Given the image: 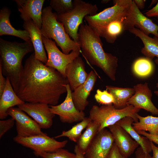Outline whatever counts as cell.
I'll use <instances>...</instances> for the list:
<instances>
[{"label":"cell","mask_w":158,"mask_h":158,"mask_svg":"<svg viewBox=\"0 0 158 158\" xmlns=\"http://www.w3.org/2000/svg\"><path fill=\"white\" fill-rule=\"evenodd\" d=\"M66 77L36 59L34 53L26 60L16 93L25 102L56 105L67 92Z\"/></svg>","instance_id":"obj_1"},{"label":"cell","mask_w":158,"mask_h":158,"mask_svg":"<svg viewBox=\"0 0 158 158\" xmlns=\"http://www.w3.org/2000/svg\"><path fill=\"white\" fill-rule=\"evenodd\" d=\"M82 24L78 31V42L81 52L92 65L100 68L112 80H116L117 57L105 52L99 36L87 23Z\"/></svg>","instance_id":"obj_2"},{"label":"cell","mask_w":158,"mask_h":158,"mask_svg":"<svg viewBox=\"0 0 158 158\" xmlns=\"http://www.w3.org/2000/svg\"><path fill=\"white\" fill-rule=\"evenodd\" d=\"M34 51L32 42H11L0 38V64L2 73L10 80L15 92L23 68V59Z\"/></svg>","instance_id":"obj_3"},{"label":"cell","mask_w":158,"mask_h":158,"mask_svg":"<svg viewBox=\"0 0 158 158\" xmlns=\"http://www.w3.org/2000/svg\"><path fill=\"white\" fill-rule=\"evenodd\" d=\"M57 13L52 12L50 6L43 8L40 29L42 36L54 40L65 54H68L73 51L81 52L80 44L71 39L66 32L63 25L57 20Z\"/></svg>","instance_id":"obj_4"},{"label":"cell","mask_w":158,"mask_h":158,"mask_svg":"<svg viewBox=\"0 0 158 158\" xmlns=\"http://www.w3.org/2000/svg\"><path fill=\"white\" fill-rule=\"evenodd\" d=\"M140 109L128 105L121 109L116 108L113 104L102 105L100 107L93 106L89 112V118L99 126L98 132L116 124L126 117H130L135 122L138 121L136 114Z\"/></svg>","instance_id":"obj_5"},{"label":"cell","mask_w":158,"mask_h":158,"mask_svg":"<svg viewBox=\"0 0 158 158\" xmlns=\"http://www.w3.org/2000/svg\"><path fill=\"white\" fill-rule=\"evenodd\" d=\"M72 9L64 14H57V20L63 25L65 31L70 37L78 43V31L85 16L97 14L98 8L96 4L82 0L73 1Z\"/></svg>","instance_id":"obj_6"},{"label":"cell","mask_w":158,"mask_h":158,"mask_svg":"<svg viewBox=\"0 0 158 158\" xmlns=\"http://www.w3.org/2000/svg\"><path fill=\"white\" fill-rule=\"evenodd\" d=\"M114 6L107 8L95 15L85 17L87 24L97 33L111 21L123 20L130 9L132 0H113Z\"/></svg>","instance_id":"obj_7"},{"label":"cell","mask_w":158,"mask_h":158,"mask_svg":"<svg viewBox=\"0 0 158 158\" xmlns=\"http://www.w3.org/2000/svg\"><path fill=\"white\" fill-rule=\"evenodd\" d=\"M42 39L48 55L47 61L45 64L55 69L66 77L65 70L67 66L79 56L81 52L73 51L66 54L59 49L55 42L52 39L42 36Z\"/></svg>","instance_id":"obj_8"},{"label":"cell","mask_w":158,"mask_h":158,"mask_svg":"<svg viewBox=\"0 0 158 158\" xmlns=\"http://www.w3.org/2000/svg\"><path fill=\"white\" fill-rule=\"evenodd\" d=\"M13 139L16 142L32 150L33 152H53L65 147L68 142L66 140L58 141L47 135L26 137L16 136Z\"/></svg>","instance_id":"obj_9"},{"label":"cell","mask_w":158,"mask_h":158,"mask_svg":"<svg viewBox=\"0 0 158 158\" xmlns=\"http://www.w3.org/2000/svg\"><path fill=\"white\" fill-rule=\"evenodd\" d=\"M135 26L147 35L151 34L158 38V25L143 15L133 0L128 12L123 21V30Z\"/></svg>","instance_id":"obj_10"},{"label":"cell","mask_w":158,"mask_h":158,"mask_svg":"<svg viewBox=\"0 0 158 158\" xmlns=\"http://www.w3.org/2000/svg\"><path fill=\"white\" fill-rule=\"evenodd\" d=\"M7 113L15 121L17 136L26 137L37 135H47L42 131L41 128L37 123L18 107L9 108Z\"/></svg>","instance_id":"obj_11"},{"label":"cell","mask_w":158,"mask_h":158,"mask_svg":"<svg viewBox=\"0 0 158 158\" xmlns=\"http://www.w3.org/2000/svg\"><path fill=\"white\" fill-rule=\"evenodd\" d=\"M66 87L67 95L65 100L59 105H50V111L58 115L62 123H71L81 121L85 118V114L76 108L72 97V91L68 83Z\"/></svg>","instance_id":"obj_12"},{"label":"cell","mask_w":158,"mask_h":158,"mask_svg":"<svg viewBox=\"0 0 158 158\" xmlns=\"http://www.w3.org/2000/svg\"><path fill=\"white\" fill-rule=\"evenodd\" d=\"M110 132L104 128L98 132L87 150L85 158H108L114 143Z\"/></svg>","instance_id":"obj_13"},{"label":"cell","mask_w":158,"mask_h":158,"mask_svg":"<svg viewBox=\"0 0 158 158\" xmlns=\"http://www.w3.org/2000/svg\"><path fill=\"white\" fill-rule=\"evenodd\" d=\"M18 107L31 117L42 129H48L52 126L55 115L50 111L49 105L41 103L25 102Z\"/></svg>","instance_id":"obj_14"},{"label":"cell","mask_w":158,"mask_h":158,"mask_svg":"<svg viewBox=\"0 0 158 158\" xmlns=\"http://www.w3.org/2000/svg\"><path fill=\"white\" fill-rule=\"evenodd\" d=\"M134 94L128 100L127 104L142 109L154 115H158V109L152 101V96L148 83L138 84L133 87Z\"/></svg>","instance_id":"obj_15"},{"label":"cell","mask_w":158,"mask_h":158,"mask_svg":"<svg viewBox=\"0 0 158 158\" xmlns=\"http://www.w3.org/2000/svg\"><path fill=\"white\" fill-rule=\"evenodd\" d=\"M20 16L23 21L32 20L40 29L42 8L44 0H15Z\"/></svg>","instance_id":"obj_16"},{"label":"cell","mask_w":158,"mask_h":158,"mask_svg":"<svg viewBox=\"0 0 158 158\" xmlns=\"http://www.w3.org/2000/svg\"><path fill=\"white\" fill-rule=\"evenodd\" d=\"M114 143L121 153L128 158L138 147L139 145L122 127L115 124L109 126Z\"/></svg>","instance_id":"obj_17"},{"label":"cell","mask_w":158,"mask_h":158,"mask_svg":"<svg viewBox=\"0 0 158 158\" xmlns=\"http://www.w3.org/2000/svg\"><path fill=\"white\" fill-rule=\"evenodd\" d=\"M97 77L96 72L91 71L86 81L72 92V97L76 109L83 111L89 104L87 99L93 90Z\"/></svg>","instance_id":"obj_18"},{"label":"cell","mask_w":158,"mask_h":158,"mask_svg":"<svg viewBox=\"0 0 158 158\" xmlns=\"http://www.w3.org/2000/svg\"><path fill=\"white\" fill-rule=\"evenodd\" d=\"M65 75L72 91L85 82L88 73L85 71L84 62L80 57H77L67 65Z\"/></svg>","instance_id":"obj_19"},{"label":"cell","mask_w":158,"mask_h":158,"mask_svg":"<svg viewBox=\"0 0 158 158\" xmlns=\"http://www.w3.org/2000/svg\"><path fill=\"white\" fill-rule=\"evenodd\" d=\"M23 27L30 35L34 50L35 58L45 64L47 61L40 29L32 20L24 21Z\"/></svg>","instance_id":"obj_20"},{"label":"cell","mask_w":158,"mask_h":158,"mask_svg":"<svg viewBox=\"0 0 158 158\" xmlns=\"http://www.w3.org/2000/svg\"><path fill=\"white\" fill-rule=\"evenodd\" d=\"M25 103L15 92L9 79L6 78V86L0 97V119L3 120L7 117V111L9 108Z\"/></svg>","instance_id":"obj_21"},{"label":"cell","mask_w":158,"mask_h":158,"mask_svg":"<svg viewBox=\"0 0 158 158\" xmlns=\"http://www.w3.org/2000/svg\"><path fill=\"white\" fill-rule=\"evenodd\" d=\"M11 13L10 9L6 7L0 11V35H8L18 37L25 42H32L28 32L26 30H17L11 25L9 20Z\"/></svg>","instance_id":"obj_22"},{"label":"cell","mask_w":158,"mask_h":158,"mask_svg":"<svg viewBox=\"0 0 158 158\" xmlns=\"http://www.w3.org/2000/svg\"><path fill=\"white\" fill-rule=\"evenodd\" d=\"M129 31L138 37L142 42L144 46L141 49L142 54L151 60L156 57L155 62L158 65V38L155 36L151 38L135 27Z\"/></svg>","instance_id":"obj_23"},{"label":"cell","mask_w":158,"mask_h":158,"mask_svg":"<svg viewBox=\"0 0 158 158\" xmlns=\"http://www.w3.org/2000/svg\"><path fill=\"white\" fill-rule=\"evenodd\" d=\"M134 122L133 119L130 117H126L117 122L116 124L124 129L140 146L144 152L149 153L152 151L151 141L146 137L140 135L135 129L132 126Z\"/></svg>","instance_id":"obj_24"},{"label":"cell","mask_w":158,"mask_h":158,"mask_svg":"<svg viewBox=\"0 0 158 158\" xmlns=\"http://www.w3.org/2000/svg\"><path fill=\"white\" fill-rule=\"evenodd\" d=\"M106 87V90L113 96L114 102L113 104L117 109L126 107L128 100L135 92L133 87H121L108 85Z\"/></svg>","instance_id":"obj_25"},{"label":"cell","mask_w":158,"mask_h":158,"mask_svg":"<svg viewBox=\"0 0 158 158\" xmlns=\"http://www.w3.org/2000/svg\"><path fill=\"white\" fill-rule=\"evenodd\" d=\"M123 20L120 19L113 20L96 33L100 37L104 38L107 42L112 44L123 31Z\"/></svg>","instance_id":"obj_26"},{"label":"cell","mask_w":158,"mask_h":158,"mask_svg":"<svg viewBox=\"0 0 158 158\" xmlns=\"http://www.w3.org/2000/svg\"><path fill=\"white\" fill-rule=\"evenodd\" d=\"M136 116L138 121L132 124L136 131H148L151 134L158 135V117L152 116L143 117L138 113Z\"/></svg>","instance_id":"obj_27"},{"label":"cell","mask_w":158,"mask_h":158,"mask_svg":"<svg viewBox=\"0 0 158 158\" xmlns=\"http://www.w3.org/2000/svg\"><path fill=\"white\" fill-rule=\"evenodd\" d=\"M99 126L96 123L92 121L82 134L77 142L80 151L85 154L87 150L98 132Z\"/></svg>","instance_id":"obj_28"},{"label":"cell","mask_w":158,"mask_h":158,"mask_svg":"<svg viewBox=\"0 0 158 158\" xmlns=\"http://www.w3.org/2000/svg\"><path fill=\"white\" fill-rule=\"evenodd\" d=\"M91 122V120L89 117H85L83 120L74 126L71 129L66 131L63 130L60 134L56 136L54 138L67 137L70 140L77 143L82 134L83 130L86 128Z\"/></svg>","instance_id":"obj_29"},{"label":"cell","mask_w":158,"mask_h":158,"mask_svg":"<svg viewBox=\"0 0 158 158\" xmlns=\"http://www.w3.org/2000/svg\"><path fill=\"white\" fill-rule=\"evenodd\" d=\"M154 70L152 60L145 57L139 58L133 63V70L136 76L140 78L147 77L150 75Z\"/></svg>","instance_id":"obj_30"},{"label":"cell","mask_w":158,"mask_h":158,"mask_svg":"<svg viewBox=\"0 0 158 158\" xmlns=\"http://www.w3.org/2000/svg\"><path fill=\"white\" fill-rule=\"evenodd\" d=\"M33 153L36 156L42 158H76L75 153L63 148L53 152H33Z\"/></svg>","instance_id":"obj_31"},{"label":"cell","mask_w":158,"mask_h":158,"mask_svg":"<svg viewBox=\"0 0 158 158\" xmlns=\"http://www.w3.org/2000/svg\"><path fill=\"white\" fill-rule=\"evenodd\" d=\"M49 4L58 14L65 13L73 7L72 0H51Z\"/></svg>","instance_id":"obj_32"},{"label":"cell","mask_w":158,"mask_h":158,"mask_svg":"<svg viewBox=\"0 0 158 158\" xmlns=\"http://www.w3.org/2000/svg\"><path fill=\"white\" fill-rule=\"evenodd\" d=\"M94 97L96 101L102 105L113 104L114 102L113 96L107 90L103 91L97 90Z\"/></svg>","instance_id":"obj_33"},{"label":"cell","mask_w":158,"mask_h":158,"mask_svg":"<svg viewBox=\"0 0 158 158\" xmlns=\"http://www.w3.org/2000/svg\"><path fill=\"white\" fill-rule=\"evenodd\" d=\"M15 122L14 119L11 117L6 120L0 121V138L13 126Z\"/></svg>","instance_id":"obj_34"},{"label":"cell","mask_w":158,"mask_h":158,"mask_svg":"<svg viewBox=\"0 0 158 158\" xmlns=\"http://www.w3.org/2000/svg\"><path fill=\"white\" fill-rule=\"evenodd\" d=\"M108 158H128L123 155L114 143Z\"/></svg>","instance_id":"obj_35"},{"label":"cell","mask_w":158,"mask_h":158,"mask_svg":"<svg viewBox=\"0 0 158 158\" xmlns=\"http://www.w3.org/2000/svg\"><path fill=\"white\" fill-rule=\"evenodd\" d=\"M136 131L139 134L146 137L151 141L158 145V135L151 134L143 130Z\"/></svg>","instance_id":"obj_36"},{"label":"cell","mask_w":158,"mask_h":158,"mask_svg":"<svg viewBox=\"0 0 158 158\" xmlns=\"http://www.w3.org/2000/svg\"><path fill=\"white\" fill-rule=\"evenodd\" d=\"M135 158H151L149 153L145 152L140 147H138L135 151Z\"/></svg>","instance_id":"obj_37"},{"label":"cell","mask_w":158,"mask_h":158,"mask_svg":"<svg viewBox=\"0 0 158 158\" xmlns=\"http://www.w3.org/2000/svg\"><path fill=\"white\" fill-rule=\"evenodd\" d=\"M6 83V78L4 76L1 65L0 64V97L4 90Z\"/></svg>","instance_id":"obj_38"},{"label":"cell","mask_w":158,"mask_h":158,"mask_svg":"<svg viewBox=\"0 0 158 158\" xmlns=\"http://www.w3.org/2000/svg\"><path fill=\"white\" fill-rule=\"evenodd\" d=\"M144 14L148 17H158V1L154 7L147 11Z\"/></svg>","instance_id":"obj_39"},{"label":"cell","mask_w":158,"mask_h":158,"mask_svg":"<svg viewBox=\"0 0 158 158\" xmlns=\"http://www.w3.org/2000/svg\"><path fill=\"white\" fill-rule=\"evenodd\" d=\"M151 146L153 155L151 158H158V147L155 146L154 143L151 141Z\"/></svg>","instance_id":"obj_40"},{"label":"cell","mask_w":158,"mask_h":158,"mask_svg":"<svg viewBox=\"0 0 158 158\" xmlns=\"http://www.w3.org/2000/svg\"><path fill=\"white\" fill-rule=\"evenodd\" d=\"M74 152L76 158H85L84 154L80 151L77 145L75 146Z\"/></svg>","instance_id":"obj_41"},{"label":"cell","mask_w":158,"mask_h":158,"mask_svg":"<svg viewBox=\"0 0 158 158\" xmlns=\"http://www.w3.org/2000/svg\"><path fill=\"white\" fill-rule=\"evenodd\" d=\"M138 8L140 9H143L145 6L146 1L145 0H133Z\"/></svg>","instance_id":"obj_42"},{"label":"cell","mask_w":158,"mask_h":158,"mask_svg":"<svg viewBox=\"0 0 158 158\" xmlns=\"http://www.w3.org/2000/svg\"><path fill=\"white\" fill-rule=\"evenodd\" d=\"M156 87L157 88V90L155 91L154 92V93L157 96L158 99V82L156 84Z\"/></svg>","instance_id":"obj_43"},{"label":"cell","mask_w":158,"mask_h":158,"mask_svg":"<svg viewBox=\"0 0 158 158\" xmlns=\"http://www.w3.org/2000/svg\"><path fill=\"white\" fill-rule=\"evenodd\" d=\"M110 0H103L101 1L102 4H106L108 3Z\"/></svg>","instance_id":"obj_44"},{"label":"cell","mask_w":158,"mask_h":158,"mask_svg":"<svg viewBox=\"0 0 158 158\" xmlns=\"http://www.w3.org/2000/svg\"><path fill=\"white\" fill-rule=\"evenodd\" d=\"M157 19L158 20V17H157Z\"/></svg>","instance_id":"obj_45"}]
</instances>
